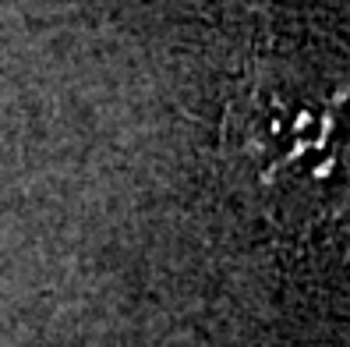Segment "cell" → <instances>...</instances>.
<instances>
[{
  "instance_id": "obj_1",
  "label": "cell",
  "mask_w": 350,
  "mask_h": 347,
  "mask_svg": "<svg viewBox=\"0 0 350 347\" xmlns=\"http://www.w3.org/2000/svg\"><path fill=\"white\" fill-rule=\"evenodd\" d=\"M241 156L273 206L319 209L347 192L350 153L340 110L294 78L258 81L241 114Z\"/></svg>"
}]
</instances>
